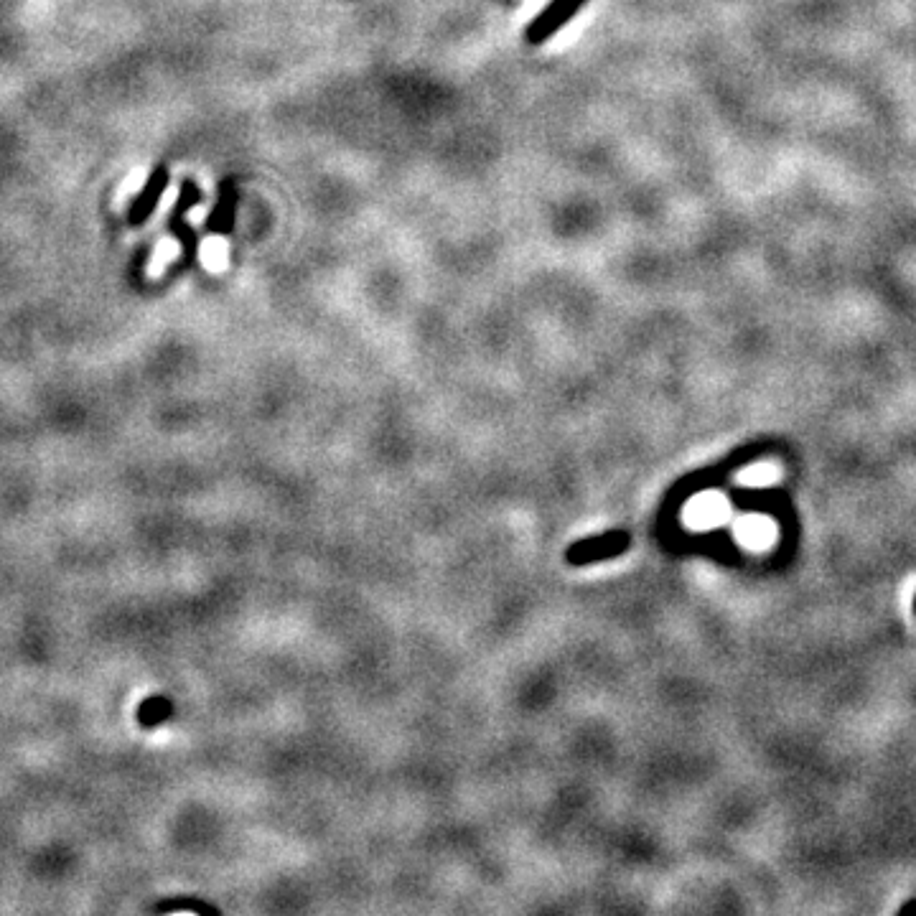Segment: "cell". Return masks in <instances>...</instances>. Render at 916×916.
<instances>
[{
	"mask_svg": "<svg viewBox=\"0 0 916 916\" xmlns=\"http://www.w3.org/2000/svg\"><path fill=\"white\" fill-rule=\"evenodd\" d=\"M583 3H586V0H555L553 6H550L548 11L537 18L535 26L527 31V36H530L535 44L542 39H548V36L555 34V31H558V28L563 26V23L583 6Z\"/></svg>",
	"mask_w": 916,
	"mask_h": 916,
	"instance_id": "obj_1",
	"label": "cell"
},
{
	"mask_svg": "<svg viewBox=\"0 0 916 916\" xmlns=\"http://www.w3.org/2000/svg\"><path fill=\"white\" fill-rule=\"evenodd\" d=\"M736 535L743 545L761 550L766 548V545H771V540H774L777 532H774V525H771L766 517H746V520H741L736 525Z\"/></svg>",
	"mask_w": 916,
	"mask_h": 916,
	"instance_id": "obj_3",
	"label": "cell"
},
{
	"mask_svg": "<svg viewBox=\"0 0 916 916\" xmlns=\"http://www.w3.org/2000/svg\"><path fill=\"white\" fill-rule=\"evenodd\" d=\"M202 257L207 260V268H212V270L222 268V257H224L222 242H217V240L207 242V245H204V250H202Z\"/></svg>",
	"mask_w": 916,
	"mask_h": 916,
	"instance_id": "obj_7",
	"label": "cell"
},
{
	"mask_svg": "<svg viewBox=\"0 0 916 916\" xmlns=\"http://www.w3.org/2000/svg\"><path fill=\"white\" fill-rule=\"evenodd\" d=\"M777 479V466H756V469H751V471H746V474H741V481L743 484H754V486H764V484H771V481Z\"/></svg>",
	"mask_w": 916,
	"mask_h": 916,
	"instance_id": "obj_6",
	"label": "cell"
},
{
	"mask_svg": "<svg viewBox=\"0 0 916 916\" xmlns=\"http://www.w3.org/2000/svg\"><path fill=\"white\" fill-rule=\"evenodd\" d=\"M140 186H146V171H143V168H138V171H133V174L128 176V181H125V186H123V194L138 191Z\"/></svg>",
	"mask_w": 916,
	"mask_h": 916,
	"instance_id": "obj_8",
	"label": "cell"
},
{
	"mask_svg": "<svg viewBox=\"0 0 916 916\" xmlns=\"http://www.w3.org/2000/svg\"><path fill=\"white\" fill-rule=\"evenodd\" d=\"M179 250L181 247L176 240L158 242L156 252H153V257H151V268H148V275H151V278H158V275L163 273V268H166V265L171 263L176 255H179Z\"/></svg>",
	"mask_w": 916,
	"mask_h": 916,
	"instance_id": "obj_5",
	"label": "cell"
},
{
	"mask_svg": "<svg viewBox=\"0 0 916 916\" xmlns=\"http://www.w3.org/2000/svg\"><path fill=\"white\" fill-rule=\"evenodd\" d=\"M723 517H726V502H723L721 497H715V494H703V497H698L690 504V512H687V522L693 527H698V530L721 525Z\"/></svg>",
	"mask_w": 916,
	"mask_h": 916,
	"instance_id": "obj_2",
	"label": "cell"
},
{
	"mask_svg": "<svg viewBox=\"0 0 916 916\" xmlns=\"http://www.w3.org/2000/svg\"><path fill=\"white\" fill-rule=\"evenodd\" d=\"M163 184H166V174H163V171H156V176H153V181H151V184H148L146 196H140L138 204H135V209H133V222H138L140 217H148V214H151L153 202H156L158 196H161Z\"/></svg>",
	"mask_w": 916,
	"mask_h": 916,
	"instance_id": "obj_4",
	"label": "cell"
}]
</instances>
